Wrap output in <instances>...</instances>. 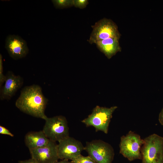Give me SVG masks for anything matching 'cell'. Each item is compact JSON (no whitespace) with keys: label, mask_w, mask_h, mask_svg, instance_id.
<instances>
[{"label":"cell","mask_w":163,"mask_h":163,"mask_svg":"<svg viewBox=\"0 0 163 163\" xmlns=\"http://www.w3.org/2000/svg\"><path fill=\"white\" fill-rule=\"evenodd\" d=\"M5 76L4 85L0 88L1 100L11 99L23 84V78L19 75H16L11 71H8Z\"/></svg>","instance_id":"8fae6325"},{"label":"cell","mask_w":163,"mask_h":163,"mask_svg":"<svg viewBox=\"0 0 163 163\" xmlns=\"http://www.w3.org/2000/svg\"><path fill=\"white\" fill-rule=\"evenodd\" d=\"M42 130L27 133L24 137V142L29 150L42 147L50 141Z\"/></svg>","instance_id":"4fadbf2b"},{"label":"cell","mask_w":163,"mask_h":163,"mask_svg":"<svg viewBox=\"0 0 163 163\" xmlns=\"http://www.w3.org/2000/svg\"><path fill=\"white\" fill-rule=\"evenodd\" d=\"M5 47L9 56L14 60L25 57L29 51L26 41L15 35H9L7 37Z\"/></svg>","instance_id":"30bf717a"},{"label":"cell","mask_w":163,"mask_h":163,"mask_svg":"<svg viewBox=\"0 0 163 163\" xmlns=\"http://www.w3.org/2000/svg\"><path fill=\"white\" fill-rule=\"evenodd\" d=\"M0 134L7 135L12 137L14 136V135L11 133L8 129L1 125L0 126Z\"/></svg>","instance_id":"ac0fdd59"},{"label":"cell","mask_w":163,"mask_h":163,"mask_svg":"<svg viewBox=\"0 0 163 163\" xmlns=\"http://www.w3.org/2000/svg\"><path fill=\"white\" fill-rule=\"evenodd\" d=\"M18 163H39L36 160L31 158L28 159L19 160L18 161Z\"/></svg>","instance_id":"d6986e66"},{"label":"cell","mask_w":163,"mask_h":163,"mask_svg":"<svg viewBox=\"0 0 163 163\" xmlns=\"http://www.w3.org/2000/svg\"><path fill=\"white\" fill-rule=\"evenodd\" d=\"M85 150L82 142L69 136L58 142V152L59 159L72 160L81 155Z\"/></svg>","instance_id":"ba28073f"},{"label":"cell","mask_w":163,"mask_h":163,"mask_svg":"<svg viewBox=\"0 0 163 163\" xmlns=\"http://www.w3.org/2000/svg\"><path fill=\"white\" fill-rule=\"evenodd\" d=\"M29 151L31 158L39 163H54L59 159L58 144L51 140L46 145Z\"/></svg>","instance_id":"9c48e42d"},{"label":"cell","mask_w":163,"mask_h":163,"mask_svg":"<svg viewBox=\"0 0 163 163\" xmlns=\"http://www.w3.org/2000/svg\"><path fill=\"white\" fill-rule=\"evenodd\" d=\"M143 140L142 163H163V137L154 133Z\"/></svg>","instance_id":"7a4b0ae2"},{"label":"cell","mask_w":163,"mask_h":163,"mask_svg":"<svg viewBox=\"0 0 163 163\" xmlns=\"http://www.w3.org/2000/svg\"><path fill=\"white\" fill-rule=\"evenodd\" d=\"M74 6L82 9L85 8L88 4V0H73Z\"/></svg>","instance_id":"e0dca14e"},{"label":"cell","mask_w":163,"mask_h":163,"mask_svg":"<svg viewBox=\"0 0 163 163\" xmlns=\"http://www.w3.org/2000/svg\"><path fill=\"white\" fill-rule=\"evenodd\" d=\"M158 120L160 123L163 126V108L159 113Z\"/></svg>","instance_id":"ffe728a7"},{"label":"cell","mask_w":163,"mask_h":163,"mask_svg":"<svg viewBox=\"0 0 163 163\" xmlns=\"http://www.w3.org/2000/svg\"><path fill=\"white\" fill-rule=\"evenodd\" d=\"M144 142L139 135L130 131L120 137V153L130 161L142 159L141 149Z\"/></svg>","instance_id":"277c9868"},{"label":"cell","mask_w":163,"mask_h":163,"mask_svg":"<svg viewBox=\"0 0 163 163\" xmlns=\"http://www.w3.org/2000/svg\"><path fill=\"white\" fill-rule=\"evenodd\" d=\"M48 102L41 87L34 84L25 86L22 89L15 105L22 112L45 120L47 117L45 111Z\"/></svg>","instance_id":"6da1fadb"},{"label":"cell","mask_w":163,"mask_h":163,"mask_svg":"<svg viewBox=\"0 0 163 163\" xmlns=\"http://www.w3.org/2000/svg\"><path fill=\"white\" fill-rule=\"evenodd\" d=\"M70 161L67 160H61L60 161H57L54 163H70Z\"/></svg>","instance_id":"44dd1931"},{"label":"cell","mask_w":163,"mask_h":163,"mask_svg":"<svg viewBox=\"0 0 163 163\" xmlns=\"http://www.w3.org/2000/svg\"><path fill=\"white\" fill-rule=\"evenodd\" d=\"M91 27L93 30L88 40L91 44L110 37H120L117 25L110 19H102L91 26Z\"/></svg>","instance_id":"52a82bcc"},{"label":"cell","mask_w":163,"mask_h":163,"mask_svg":"<svg viewBox=\"0 0 163 163\" xmlns=\"http://www.w3.org/2000/svg\"><path fill=\"white\" fill-rule=\"evenodd\" d=\"M51 1L56 9H62L74 6L73 0H52Z\"/></svg>","instance_id":"5bb4252c"},{"label":"cell","mask_w":163,"mask_h":163,"mask_svg":"<svg viewBox=\"0 0 163 163\" xmlns=\"http://www.w3.org/2000/svg\"><path fill=\"white\" fill-rule=\"evenodd\" d=\"M72 163H97L89 156H83L81 155L70 161Z\"/></svg>","instance_id":"9a60e30c"},{"label":"cell","mask_w":163,"mask_h":163,"mask_svg":"<svg viewBox=\"0 0 163 163\" xmlns=\"http://www.w3.org/2000/svg\"><path fill=\"white\" fill-rule=\"evenodd\" d=\"M85 150L97 163H111L113 159V149L109 144L101 140L86 142Z\"/></svg>","instance_id":"8992f818"},{"label":"cell","mask_w":163,"mask_h":163,"mask_svg":"<svg viewBox=\"0 0 163 163\" xmlns=\"http://www.w3.org/2000/svg\"><path fill=\"white\" fill-rule=\"evenodd\" d=\"M6 79V76L3 74L2 56L0 54V88L4 84Z\"/></svg>","instance_id":"2e32d148"},{"label":"cell","mask_w":163,"mask_h":163,"mask_svg":"<svg viewBox=\"0 0 163 163\" xmlns=\"http://www.w3.org/2000/svg\"><path fill=\"white\" fill-rule=\"evenodd\" d=\"M45 120L42 131L50 140L59 142L69 136L68 122L64 116L47 117Z\"/></svg>","instance_id":"5b68a950"},{"label":"cell","mask_w":163,"mask_h":163,"mask_svg":"<svg viewBox=\"0 0 163 163\" xmlns=\"http://www.w3.org/2000/svg\"><path fill=\"white\" fill-rule=\"evenodd\" d=\"M70 163H71V162H70Z\"/></svg>","instance_id":"7402d4cb"},{"label":"cell","mask_w":163,"mask_h":163,"mask_svg":"<svg viewBox=\"0 0 163 163\" xmlns=\"http://www.w3.org/2000/svg\"><path fill=\"white\" fill-rule=\"evenodd\" d=\"M117 108L116 106L108 108L97 106L91 113L81 122L87 126H93L96 131H101L107 134L112 114Z\"/></svg>","instance_id":"3957f363"},{"label":"cell","mask_w":163,"mask_h":163,"mask_svg":"<svg viewBox=\"0 0 163 163\" xmlns=\"http://www.w3.org/2000/svg\"><path fill=\"white\" fill-rule=\"evenodd\" d=\"M119 38L110 37L97 41L95 44L99 50L108 59L121 50L119 43Z\"/></svg>","instance_id":"7c38bea8"}]
</instances>
